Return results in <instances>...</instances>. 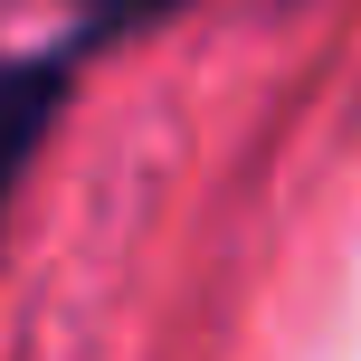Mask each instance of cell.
Here are the masks:
<instances>
[{
    "label": "cell",
    "instance_id": "1",
    "mask_svg": "<svg viewBox=\"0 0 361 361\" xmlns=\"http://www.w3.org/2000/svg\"><path fill=\"white\" fill-rule=\"evenodd\" d=\"M48 86L57 76H0V180H10V162L29 152V133H38V114H48Z\"/></svg>",
    "mask_w": 361,
    "mask_h": 361
}]
</instances>
